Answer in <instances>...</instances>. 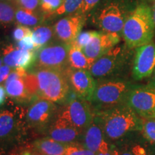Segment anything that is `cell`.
<instances>
[{"instance_id": "cell-24", "label": "cell", "mask_w": 155, "mask_h": 155, "mask_svg": "<svg viewBox=\"0 0 155 155\" xmlns=\"http://www.w3.org/2000/svg\"><path fill=\"white\" fill-rule=\"evenodd\" d=\"M15 11L16 9L10 3L0 1V25H8L14 22Z\"/></svg>"}, {"instance_id": "cell-17", "label": "cell", "mask_w": 155, "mask_h": 155, "mask_svg": "<svg viewBox=\"0 0 155 155\" xmlns=\"http://www.w3.org/2000/svg\"><path fill=\"white\" fill-rule=\"evenodd\" d=\"M104 140V131L100 120L96 114L91 124L85 131L84 146L88 150L96 153Z\"/></svg>"}, {"instance_id": "cell-6", "label": "cell", "mask_w": 155, "mask_h": 155, "mask_svg": "<svg viewBox=\"0 0 155 155\" xmlns=\"http://www.w3.org/2000/svg\"><path fill=\"white\" fill-rule=\"evenodd\" d=\"M133 50L127 45L115 46L93 63L89 72L93 77L102 78L113 74L127 63Z\"/></svg>"}, {"instance_id": "cell-39", "label": "cell", "mask_w": 155, "mask_h": 155, "mask_svg": "<svg viewBox=\"0 0 155 155\" xmlns=\"http://www.w3.org/2000/svg\"><path fill=\"white\" fill-rule=\"evenodd\" d=\"M152 18H153V22H154V30H155V2H154V6H153V7L152 8Z\"/></svg>"}, {"instance_id": "cell-20", "label": "cell", "mask_w": 155, "mask_h": 155, "mask_svg": "<svg viewBox=\"0 0 155 155\" xmlns=\"http://www.w3.org/2000/svg\"><path fill=\"white\" fill-rule=\"evenodd\" d=\"M68 61L69 67L71 68L88 70V71L90 70L94 63L86 57L82 49L71 45L69 50Z\"/></svg>"}, {"instance_id": "cell-27", "label": "cell", "mask_w": 155, "mask_h": 155, "mask_svg": "<svg viewBox=\"0 0 155 155\" xmlns=\"http://www.w3.org/2000/svg\"><path fill=\"white\" fill-rule=\"evenodd\" d=\"M63 3V0H40V7L48 15H55L56 11Z\"/></svg>"}, {"instance_id": "cell-44", "label": "cell", "mask_w": 155, "mask_h": 155, "mask_svg": "<svg viewBox=\"0 0 155 155\" xmlns=\"http://www.w3.org/2000/svg\"><path fill=\"white\" fill-rule=\"evenodd\" d=\"M0 113H1V112H0Z\"/></svg>"}, {"instance_id": "cell-11", "label": "cell", "mask_w": 155, "mask_h": 155, "mask_svg": "<svg viewBox=\"0 0 155 155\" xmlns=\"http://www.w3.org/2000/svg\"><path fill=\"white\" fill-rule=\"evenodd\" d=\"M155 69V43L151 42L135 49L133 76L141 80L152 75Z\"/></svg>"}, {"instance_id": "cell-33", "label": "cell", "mask_w": 155, "mask_h": 155, "mask_svg": "<svg viewBox=\"0 0 155 155\" xmlns=\"http://www.w3.org/2000/svg\"><path fill=\"white\" fill-rule=\"evenodd\" d=\"M17 2L23 9L35 11L40 3V0H17Z\"/></svg>"}, {"instance_id": "cell-14", "label": "cell", "mask_w": 155, "mask_h": 155, "mask_svg": "<svg viewBox=\"0 0 155 155\" xmlns=\"http://www.w3.org/2000/svg\"><path fill=\"white\" fill-rule=\"evenodd\" d=\"M2 51L4 64L13 68L27 70L30 68L36 61V51L19 49L12 45L5 46Z\"/></svg>"}, {"instance_id": "cell-9", "label": "cell", "mask_w": 155, "mask_h": 155, "mask_svg": "<svg viewBox=\"0 0 155 155\" xmlns=\"http://www.w3.org/2000/svg\"><path fill=\"white\" fill-rule=\"evenodd\" d=\"M88 102L77 97L65 106L58 117L67 120L81 132L86 131L96 115Z\"/></svg>"}, {"instance_id": "cell-28", "label": "cell", "mask_w": 155, "mask_h": 155, "mask_svg": "<svg viewBox=\"0 0 155 155\" xmlns=\"http://www.w3.org/2000/svg\"><path fill=\"white\" fill-rule=\"evenodd\" d=\"M97 31H85V32H81L80 34L78 35L75 40L71 45L76 46V47L83 49L85 46H86L92 38H94L95 35L96 34Z\"/></svg>"}, {"instance_id": "cell-30", "label": "cell", "mask_w": 155, "mask_h": 155, "mask_svg": "<svg viewBox=\"0 0 155 155\" xmlns=\"http://www.w3.org/2000/svg\"><path fill=\"white\" fill-rule=\"evenodd\" d=\"M32 30H31L30 28L27 26H24V25H19L13 31V38L16 41H19V40H22L25 37L32 35Z\"/></svg>"}, {"instance_id": "cell-34", "label": "cell", "mask_w": 155, "mask_h": 155, "mask_svg": "<svg viewBox=\"0 0 155 155\" xmlns=\"http://www.w3.org/2000/svg\"><path fill=\"white\" fill-rule=\"evenodd\" d=\"M11 71V68L7 65H2L0 67V85L5 83Z\"/></svg>"}, {"instance_id": "cell-5", "label": "cell", "mask_w": 155, "mask_h": 155, "mask_svg": "<svg viewBox=\"0 0 155 155\" xmlns=\"http://www.w3.org/2000/svg\"><path fill=\"white\" fill-rule=\"evenodd\" d=\"M134 86L127 81L109 80L99 82L90 102L100 108H108L126 104Z\"/></svg>"}, {"instance_id": "cell-12", "label": "cell", "mask_w": 155, "mask_h": 155, "mask_svg": "<svg viewBox=\"0 0 155 155\" xmlns=\"http://www.w3.org/2000/svg\"><path fill=\"white\" fill-rule=\"evenodd\" d=\"M121 40V35L97 31L91 42L82 50L86 57L94 63L111 48L117 45Z\"/></svg>"}, {"instance_id": "cell-22", "label": "cell", "mask_w": 155, "mask_h": 155, "mask_svg": "<svg viewBox=\"0 0 155 155\" xmlns=\"http://www.w3.org/2000/svg\"><path fill=\"white\" fill-rule=\"evenodd\" d=\"M55 32L53 28L50 26H36L32 30V38L35 45L37 51L48 45L52 40Z\"/></svg>"}, {"instance_id": "cell-1", "label": "cell", "mask_w": 155, "mask_h": 155, "mask_svg": "<svg viewBox=\"0 0 155 155\" xmlns=\"http://www.w3.org/2000/svg\"><path fill=\"white\" fill-rule=\"evenodd\" d=\"M154 34L152 7L139 2L126 19L121 35L127 47L135 50L152 42Z\"/></svg>"}, {"instance_id": "cell-19", "label": "cell", "mask_w": 155, "mask_h": 155, "mask_svg": "<svg viewBox=\"0 0 155 155\" xmlns=\"http://www.w3.org/2000/svg\"><path fill=\"white\" fill-rule=\"evenodd\" d=\"M67 145L52 139H42L36 141L34 146L42 155H65Z\"/></svg>"}, {"instance_id": "cell-8", "label": "cell", "mask_w": 155, "mask_h": 155, "mask_svg": "<svg viewBox=\"0 0 155 155\" xmlns=\"http://www.w3.org/2000/svg\"><path fill=\"white\" fill-rule=\"evenodd\" d=\"M126 104L140 117L155 119V86H134L128 95Z\"/></svg>"}, {"instance_id": "cell-31", "label": "cell", "mask_w": 155, "mask_h": 155, "mask_svg": "<svg viewBox=\"0 0 155 155\" xmlns=\"http://www.w3.org/2000/svg\"><path fill=\"white\" fill-rule=\"evenodd\" d=\"M101 1V0H83L80 8L78 9L76 13L86 15L96 7Z\"/></svg>"}, {"instance_id": "cell-43", "label": "cell", "mask_w": 155, "mask_h": 155, "mask_svg": "<svg viewBox=\"0 0 155 155\" xmlns=\"http://www.w3.org/2000/svg\"><path fill=\"white\" fill-rule=\"evenodd\" d=\"M0 1H6V0H0Z\"/></svg>"}, {"instance_id": "cell-35", "label": "cell", "mask_w": 155, "mask_h": 155, "mask_svg": "<svg viewBox=\"0 0 155 155\" xmlns=\"http://www.w3.org/2000/svg\"><path fill=\"white\" fill-rule=\"evenodd\" d=\"M96 155H116L114 152V150H110L108 148V145L105 140L103 141L101 144L99 150L96 153Z\"/></svg>"}, {"instance_id": "cell-38", "label": "cell", "mask_w": 155, "mask_h": 155, "mask_svg": "<svg viewBox=\"0 0 155 155\" xmlns=\"http://www.w3.org/2000/svg\"><path fill=\"white\" fill-rule=\"evenodd\" d=\"M150 83H151V84L155 86V69H154V72L152 73V75H151V81H150Z\"/></svg>"}, {"instance_id": "cell-2", "label": "cell", "mask_w": 155, "mask_h": 155, "mask_svg": "<svg viewBox=\"0 0 155 155\" xmlns=\"http://www.w3.org/2000/svg\"><path fill=\"white\" fill-rule=\"evenodd\" d=\"M138 3L137 0H103L94 12L93 22L101 31L121 35L126 19Z\"/></svg>"}, {"instance_id": "cell-18", "label": "cell", "mask_w": 155, "mask_h": 155, "mask_svg": "<svg viewBox=\"0 0 155 155\" xmlns=\"http://www.w3.org/2000/svg\"><path fill=\"white\" fill-rule=\"evenodd\" d=\"M4 86L7 96L16 101L20 103L32 101L30 95L27 91L23 78L6 81Z\"/></svg>"}, {"instance_id": "cell-3", "label": "cell", "mask_w": 155, "mask_h": 155, "mask_svg": "<svg viewBox=\"0 0 155 155\" xmlns=\"http://www.w3.org/2000/svg\"><path fill=\"white\" fill-rule=\"evenodd\" d=\"M96 115L104 134L111 140L121 138L130 131L141 130L140 118L126 104L101 111Z\"/></svg>"}, {"instance_id": "cell-23", "label": "cell", "mask_w": 155, "mask_h": 155, "mask_svg": "<svg viewBox=\"0 0 155 155\" xmlns=\"http://www.w3.org/2000/svg\"><path fill=\"white\" fill-rule=\"evenodd\" d=\"M15 127V115L11 111H5L0 113V140L9 138Z\"/></svg>"}, {"instance_id": "cell-21", "label": "cell", "mask_w": 155, "mask_h": 155, "mask_svg": "<svg viewBox=\"0 0 155 155\" xmlns=\"http://www.w3.org/2000/svg\"><path fill=\"white\" fill-rule=\"evenodd\" d=\"M15 20L19 25L27 27H36L42 21V17L36 11H30L17 7L15 11Z\"/></svg>"}, {"instance_id": "cell-26", "label": "cell", "mask_w": 155, "mask_h": 155, "mask_svg": "<svg viewBox=\"0 0 155 155\" xmlns=\"http://www.w3.org/2000/svg\"><path fill=\"white\" fill-rule=\"evenodd\" d=\"M141 131L147 141L155 144V119H147L142 122Z\"/></svg>"}, {"instance_id": "cell-15", "label": "cell", "mask_w": 155, "mask_h": 155, "mask_svg": "<svg viewBox=\"0 0 155 155\" xmlns=\"http://www.w3.org/2000/svg\"><path fill=\"white\" fill-rule=\"evenodd\" d=\"M56 110L54 102L38 98L32 102L28 108L27 119L29 123L34 126H44L50 121Z\"/></svg>"}, {"instance_id": "cell-16", "label": "cell", "mask_w": 155, "mask_h": 155, "mask_svg": "<svg viewBox=\"0 0 155 155\" xmlns=\"http://www.w3.org/2000/svg\"><path fill=\"white\" fill-rule=\"evenodd\" d=\"M81 131L67 120L58 117L49 130L50 139L65 144H72L78 138Z\"/></svg>"}, {"instance_id": "cell-40", "label": "cell", "mask_w": 155, "mask_h": 155, "mask_svg": "<svg viewBox=\"0 0 155 155\" xmlns=\"http://www.w3.org/2000/svg\"><path fill=\"white\" fill-rule=\"evenodd\" d=\"M114 152L115 153L116 155H134L132 152H131V153L124 152V153H121V154H120V153H119L117 152V151H116V150H114Z\"/></svg>"}, {"instance_id": "cell-41", "label": "cell", "mask_w": 155, "mask_h": 155, "mask_svg": "<svg viewBox=\"0 0 155 155\" xmlns=\"http://www.w3.org/2000/svg\"><path fill=\"white\" fill-rule=\"evenodd\" d=\"M152 1H154V0H140V2H147L148 4L149 2H151Z\"/></svg>"}, {"instance_id": "cell-4", "label": "cell", "mask_w": 155, "mask_h": 155, "mask_svg": "<svg viewBox=\"0 0 155 155\" xmlns=\"http://www.w3.org/2000/svg\"><path fill=\"white\" fill-rule=\"evenodd\" d=\"M33 73L38 79L40 98L59 104L66 103L71 86L65 71L36 68Z\"/></svg>"}, {"instance_id": "cell-36", "label": "cell", "mask_w": 155, "mask_h": 155, "mask_svg": "<svg viewBox=\"0 0 155 155\" xmlns=\"http://www.w3.org/2000/svg\"><path fill=\"white\" fill-rule=\"evenodd\" d=\"M6 93L5 86L0 85V106H2L5 103L6 100Z\"/></svg>"}, {"instance_id": "cell-29", "label": "cell", "mask_w": 155, "mask_h": 155, "mask_svg": "<svg viewBox=\"0 0 155 155\" xmlns=\"http://www.w3.org/2000/svg\"><path fill=\"white\" fill-rule=\"evenodd\" d=\"M65 155H96V153L80 144L72 143L67 145Z\"/></svg>"}, {"instance_id": "cell-10", "label": "cell", "mask_w": 155, "mask_h": 155, "mask_svg": "<svg viewBox=\"0 0 155 155\" xmlns=\"http://www.w3.org/2000/svg\"><path fill=\"white\" fill-rule=\"evenodd\" d=\"M70 86L79 98L90 102L96 88L97 83L88 70H65Z\"/></svg>"}, {"instance_id": "cell-42", "label": "cell", "mask_w": 155, "mask_h": 155, "mask_svg": "<svg viewBox=\"0 0 155 155\" xmlns=\"http://www.w3.org/2000/svg\"><path fill=\"white\" fill-rule=\"evenodd\" d=\"M2 63H3V60H2V56L0 55V67L2 65Z\"/></svg>"}, {"instance_id": "cell-13", "label": "cell", "mask_w": 155, "mask_h": 155, "mask_svg": "<svg viewBox=\"0 0 155 155\" xmlns=\"http://www.w3.org/2000/svg\"><path fill=\"white\" fill-rule=\"evenodd\" d=\"M86 22V15L75 13L58 20L53 26L56 38L60 42L71 45L80 34Z\"/></svg>"}, {"instance_id": "cell-32", "label": "cell", "mask_w": 155, "mask_h": 155, "mask_svg": "<svg viewBox=\"0 0 155 155\" xmlns=\"http://www.w3.org/2000/svg\"><path fill=\"white\" fill-rule=\"evenodd\" d=\"M17 47L24 50H29V51H36L35 45L34 43L33 40H32V35H29L25 37L22 40H19L17 42Z\"/></svg>"}, {"instance_id": "cell-25", "label": "cell", "mask_w": 155, "mask_h": 155, "mask_svg": "<svg viewBox=\"0 0 155 155\" xmlns=\"http://www.w3.org/2000/svg\"><path fill=\"white\" fill-rule=\"evenodd\" d=\"M83 0H63V3L56 11L55 15H71L75 13L80 8Z\"/></svg>"}, {"instance_id": "cell-37", "label": "cell", "mask_w": 155, "mask_h": 155, "mask_svg": "<svg viewBox=\"0 0 155 155\" xmlns=\"http://www.w3.org/2000/svg\"><path fill=\"white\" fill-rule=\"evenodd\" d=\"M132 153L134 155H147L146 151L140 146H136L132 150Z\"/></svg>"}, {"instance_id": "cell-7", "label": "cell", "mask_w": 155, "mask_h": 155, "mask_svg": "<svg viewBox=\"0 0 155 155\" xmlns=\"http://www.w3.org/2000/svg\"><path fill=\"white\" fill-rule=\"evenodd\" d=\"M71 45L55 42L45 45L37 51L35 63L36 68L65 71L69 68V50Z\"/></svg>"}]
</instances>
